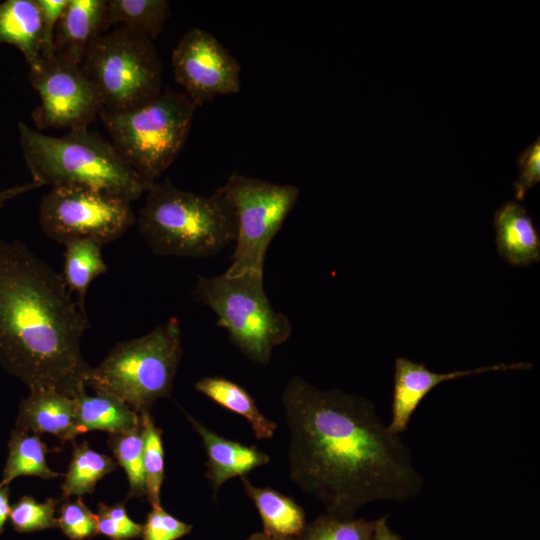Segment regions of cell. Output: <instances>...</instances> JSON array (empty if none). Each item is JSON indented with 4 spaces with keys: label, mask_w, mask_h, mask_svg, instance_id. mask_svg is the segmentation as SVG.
I'll list each match as a JSON object with an SVG mask.
<instances>
[{
    "label": "cell",
    "mask_w": 540,
    "mask_h": 540,
    "mask_svg": "<svg viewBox=\"0 0 540 540\" xmlns=\"http://www.w3.org/2000/svg\"><path fill=\"white\" fill-rule=\"evenodd\" d=\"M9 454L3 470L1 485H8L18 476L33 475L43 479L62 476L52 471L46 463L47 449L39 434L14 429L8 443Z\"/></svg>",
    "instance_id": "obj_24"
},
{
    "label": "cell",
    "mask_w": 540,
    "mask_h": 540,
    "mask_svg": "<svg viewBox=\"0 0 540 540\" xmlns=\"http://www.w3.org/2000/svg\"><path fill=\"white\" fill-rule=\"evenodd\" d=\"M169 13L165 0H109L106 29L113 25L124 26L154 40L162 32Z\"/></svg>",
    "instance_id": "obj_23"
},
{
    "label": "cell",
    "mask_w": 540,
    "mask_h": 540,
    "mask_svg": "<svg viewBox=\"0 0 540 540\" xmlns=\"http://www.w3.org/2000/svg\"><path fill=\"white\" fill-rule=\"evenodd\" d=\"M376 522L377 519H344L325 513L307 524L296 540H373Z\"/></svg>",
    "instance_id": "obj_28"
},
{
    "label": "cell",
    "mask_w": 540,
    "mask_h": 540,
    "mask_svg": "<svg viewBox=\"0 0 540 540\" xmlns=\"http://www.w3.org/2000/svg\"><path fill=\"white\" fill-rule=\"evenodd\" d=\"M72 460L61 485L63 498L93 493L96 483L116 469L118 463L111 457L92 450L87 441L73 443Z\"/></svg>",
    "instance_id": "obj_25"
},
{
    "label": "cell",
    "mask_w": 540,
    "mask_h": 540,
    "mask_svg": "<svg viewBox=\"0 0 540 540\" xmlns=\"http://www.w3.org/2000/svg\"><path fill=\"white\" fill-rule=\"evenodd\" d=\"M41 187H43L41 184L31 181L28 183L15 185L4 190H0V207L4 206L7 202L22 194Z\"/></svg>",
    "instance_id": "obj_35"
},
{
    "label": "cell",
    "mask_w": 540,
    "mask_h": 540,
    "mask_svg": "<svg viewBox=\"0 0 540 540\" xmlns=\"http://www.w3.org/2000/svg\"><path fill=\"white\" fill-rule=\"evenodd\" d=\"M9 486L0 484V535L4 531L5 523L9 517Z\"/></svg>",
    "instance_id": "obj_37"
},
{
    "label": "cell",
    "mask_w": 540,
    "mask_h": 540,
    "mask_svg": "<svg viewBox=\"0 0 540 540\" xmlns=\"http://www.w3.org/2000/svg\"><path fill=\"white\" fill-rule=\"evenodd\" d=\"M373 540H402L400 535L394 532L389 524L387 517L377 519Z\"/></svg>",
    "instance_id": "obj_36"
},
{
    "label": "cell",
    "mask_w": 540,
    "mask_h": 540,
    "mask_svg": "<svg viewBox=\"0 0 540 540\" xmlns=\"http://www.w3.org/2000/svg\"><path fill=\"white\" fill-rule=\"evenodd\" d=\"M135 222L131 201L91 187H52L39 206L43 233L62 245L92 240L103 247L120 238Z\"/></svg>",
    "instance_id": "obj_10"
},
{
    "label": "cell",
    "mask_w": 540,
    "mask_h": 540,
    "mask_svg": "<svg viewBox=\"0 0 540 540\" xmlns=\"http://www.w3.org/2000/svg\"><path fill=\"white\" fill-rule=\"evenodd\" d=\"M40 103L32 118L40 129L87 128L100 114L102 101L81 65L54 54L29 69Z\"/></svg>",
    "instance_id": "obj_11"
},
{
    "label": "cell",
    "mask_w": 540,
    "mask_h": 540,
    "mask_svg": "<svg viewBox=\"0 0 540 540\" xmlns=\"http://www.w3.org/2000/svg\"><path fill=\"white\" fill-rule=\"evenodd\" d=\"M240 478L259 513L262 532L285 540L297 539L303 533L307 525L305 512L295 500L272 488L255 486L246 476Z\"/></svg>",
    "instance_id": "obj_19"
},
{
    "label": "cell",
    "mask_w": 540,
    "mask_h": 540,
    "mask_svg": "<svg viewBox=\"0 0 540 540\" xmlns=\"http://www.w3.org/2000/svg\"><path fill=\"white\" fill-rule=\"evenodd\" d=\"M219 189L231 205L236 221L232 263L224 273L263 274L268 246L295 207L299 188L233 173Z\"/></svg>",
    "instance_id": "obj_9"
},
{
    "label": "cell",
    "mask_w": 540,
    "mask_h": 540,
    "mask_svg": "<svg viewBox=\"0 0 540 540\" xmlns=\"http://www.w3.org/2000/svg\"><path fill=\"white\" fill-rule=\"evenodd\" d=\"M0 43L19 49L29 68L41 62L42 16L36 0H6L0 4Z\"/></svg>",
    "instance_id": "obj_18"
},
{
    "label": "cell",
    "mask_w": 540,
    "mask_h": 540,
    "mask_svg": "<svg viewBox=\"0 0 540 540\" xmlns=\"http://www.w3.org/2000/svg\"><path fill=\"white\" fill-rule=\"evenodd\" d=\"M15 429L50 433L62 443L76 436V401L63 392L47 388H31L21 401Z\"/></svg>",
    "instance_id": "obj_15"
},
{
    "label": "cell",
    "mask_w": 540,
    "mask_h": 540,
    "mask_svg": "<svg viewBox=\"0 0 540 540\" xmlns=\"http://www.w3.org/2000/svg\"><path fill=\"white\" fill-rule=\"evenodd\" d=\"M246 540H285V539H278L273 536L267 535L264 532H256L251 534ZM289 540H296V539H289Z\"/></svg>",
    "instance_id": "obj_38"
},
{
    "label": "cell",
    "mask_w": 540,
    "mask_h": 540,
    "mask_svg": "<svg viewBox=\"0 0 540 540\" xmlns=\"http://www.w3.org/2000/svg\"><path fill=\"white\" fill-rule=\"evenodd\" d=\"M81 67L100 95L102 110L128 111L162 92V66L153 40L124 26L101 34Z\"/></svg>",
    "instance_id": "obj_8"
},
{
    "label": "cell",
    "mask_w": 540,
    "mask_h": 540,
    "mask_svg": "<svg viewBox=\"0 0 540 540\" xmlns=\"http://www.w3.org/2000/svg\"><path fill=\"white\" fill-rule=\"evenodd\" d=\"M136 218L140 234L155 255L202 258L236 239L231 205L218 188L210 196L152 183Z\"/></svg>",
    "instance_id": "obj_4"
},
{
    "label": "cell",
    "mask_w": 540,
    "mask_h": 540,
    "mask_svg": "<svg viewBox=\"0 0 540 540\" xmlns=\"http://www.w3.org/2000/svg\"><path fill=\"white\" fill-rule=\"evenodd\" d=\"M495 244L499 255L514 266H528L540 260V234L521 204L506 202L494 213Z\"/></svg>",
    "instance_id": "obj_17"
},
{
    "label": "cell",
    "mask_w": 540,
    "mask_h": 540,
    "mask_svg": "<svg viewBox=\"0 0 540 540\" xmlns=\"http://www.w3.org/2000/svg\"><path fill=\"white\" fill-rule=\"evenodd\" d=\"M42 16V58L55 54V31L68 0H36Z\"/></svg>",
    "instance_id": "obj_34"
},
{
    "label": "cell",
    "mask_w": 540,
    "mask_h": 540,
    "mask_svg": "<svg viewBox=\"0 0 540 540\" xmlns=\"http://www.w3.org/2000/svg\"><path fill=\"white\" fill-rule=\"evenodd\" d=\"M180 322L171 317L138 338L118 343L86 376V386L108 393L137 413L169 397L182 358Z\"/></svg>",
    "instance_id": "obj_5"
},
{
    "label": "cell",
    "mask_w": 540,
    "mask_h": 540,
    "mask_svg": "<svg viewBox=\"0 0 540 540\" xmlns=\"http://www.w3.org/2000/svg\"><path fill=\"white\" fill-rule=\"evenodd\" d=\"M531 367L532 365L528 362L498 363L474 369L438 373L431 371L423 363L397 357L394 365L391 420L387 426L394 434L403 433L421 401L443 382L488 372L525 370Z\"/></svg>",
    "instance_id": "obj_13"
},
{
    "label": "cell",
    "mask_w": 540,
    "mask_h": 540,
    "mask_svg": "<svg viewBox=\"0 0 540 540\" xmlns=\"http://www.w3.org/2000/svg\"><path fill=\"white\" fill-rule=\"evenodd\" d=\"M194 430L200 435L206 455V477L217 496L220 487L229 479L246 476L270 461V456L256 446H247L226 439L185 413Z\"/></svg>",
    "instance_id": "obj_14"
},
{
    "label": "cell",
    "mask_w": 540,
    "mask_h": 540,
    "mask_svg": "<svg viewBox=\"0 0 540 540\" xmlns=\"http://www.w3.org/2000/svg\"><path fill=\"white\" fill-rule=\"evenodd\" d=\"M289 431L288 471L326 513L354 518L363 506L417 496L423 477L400 435L369 399L291 378L282 393Z\"/></svg>",
    "instance_id": "obj_1"
},
{
    "label": "cell",
    "mask_w": 540,
    "mask_h": 540,
    "mask_svg": "<svg viewBox=\"0 0 540 540\" xmlns=\"http://www.w3.org/2000/svg\"><path fill=\"white\" fill-rule=\"evenodd\" d=\"M184 92L169 88L134 109L101 110L111 143L149 185L174 162L189 135L198 108Z\"/></svg>",
    "instance_id": "obj_6"
},
{
    "label": "cell",
    "mask_w": 540,
    "mask_h": 540,
    "mask_svg": "<svg viewBox=\"0 0 540 540\" xmlns=\"http://www.w3.org/2000/svg\"><path fill=\"white\" fill-rule=\"evenodd\" d=\"M85 306L24 243L0 238V365L31 388L74 397L90 366L81 353Z\"/></svg>",
    "instance_id": "obj_2"
},
{
    "label": "cell",
    "mask_w": 540,
    "mask_h": 540,
    "mask_svg": "<svg viewBox=\"0 0 540 540\" xmlns=\"http://www.w3.org/2000/svg\"><path fill=\"white\" fill-rule=\"evenodd\" d=\"M59 500L48 498L39 503L31 496H23L10 506L9 519L15 531L30 533L58 527L54 517Z\"/></svg>",
    "instance_id": "obj_29"
},
{
    "label": "cell",
    "mask_w": 540,
    "mask_h": 540,
    "mask_svg": "<svg viewBox=\"0 0 540 540\" xmlns=\"http://www.w3.org/2000/svg\"><path fill=\"white\" fill-rule=\"evenodd\" d=\"M196 390L224 407L245 418L258 439H271L277 424L268 419L258 408L255 399L238 383L220 376H207L198 380Z\"/></svg>",
    "instance_id": "obj_21"
},
{
    "label": "cell",
    "mask_w": 540,
    "mask_h": 540,
    "mask_svg": "<svg viewBox=\"0 0 540 540\" xmlns=\"http://www.w3.org/2000/svg\"><path fill=\"white\" fill-rule=\"evenodd\" d=\"M174 78L198 106L217 96L241 89V66L210 32L189 30L179 40L171 58Z\"/></svg>",
    "instance_id": "obj_12"
},
{
    "label": "cell",
    "mask_w": 540,
    "mask_h": 540,
    "mask_svg": "<svg viewBox=\"0 0 540 540\" xmlns=\"http://www.w3.org/2000/svg\"><path fill=\"white\" fill-rule=\"evenodd\" d=\"M106 7L105 0H68L55 31V54L81 65L106 29Z\"/></svg>",
    "instance_id": "obj_16"
},
{
    "label": "cell",
    "mask_w": 540,
    "mask_h": 540,
    "mask_svg": "<svg viewBox=\"0 0 540 540\" xmlns=\"http://www.w3.org/2000/svg\"><path fill=\"white\" fill-rule=\"evenodd\" d=\"M195 298L217 316L231 342L250 360L266 365L273 349L292 334L289 318L276 311L266 295L263 274L198 276Z\"/></svg>",
    "instance_id": "obj_7"
},
{
    "label": "cell",
    "mask_w": 540,
    "mask_h": 540,
    "mask_svg": "<svg viewBox=\"0 0 540 540\" xmlns=\"http://www.w3.org/2000/svg\"><path fill=\"white\" fill-rule=\"evenodd\" d=\"M192 525L187 524L165 511L161 505L152 506L145 524L142 525L143 540H177L189 534Z\"/></svg>",
    "instance_id": "obj_32"
},
{
    "label": "cell",
    "mask_w": 540,
    "mask_h": 540,
    "mask_svg": "<svg viewBox=\"0 0 540 540\" xmlns=\"http://www.w3.org/2000/svg\"><path fill=\"white\" fill-rule=\"evenodd\" d=\"M62 277L77 301L85 306V297L90 284L98 276L108 272L102 246L92 240H75L64 245Z\"/></svg>",
    "instance_id": "obj_22"
},
{
    "label": "cell",
    "mask_w": 540,
    "mask_h": 540,
    "mask_svg": "<svg viewBox=\"0 0 540 540\" xmlns=\"http://www.w3.org/2000/svg\"><path fill=\"white\" fill-rule=\"evenodd\" d=\"M89 396L85 389L77 393L76 433L77 435L102 430L127 433L140 427V415L120 399L104 392Z\"/></svg>",
    "instance_id": "obj_20"
},
{
    "label": "cell",
    "mask_w": 540,
    "mask_h": 540,
    "mask_svg": "<svg viewBox=\"0 0 540 540\" xmlns=\"http://www.w3.org/2000/svg\"><path fill=\"white\" fill-rule=\"evenodd\" d=\"M19 143L32 181L52 187L85 186L129 201L149 188L113 144L87 128L63 136L44 134L18 123Z\"/></svg>",
    "instance_id": "obj_3"
},
{
    "label": "cell",
    "mask_w": 540,
    "mask_h": 540,
    "mask_svg": "<svg viewBox=\"0 0 540 540\" xmlns=\"http://www.w3.org/2000/svg\"><path fill=\"white\" fill-rule=\"evenodd\" d=\"M107 443L117 463L126 471L129 480L127 498L145 496L146 479L143 464L141 425L131 432L109 434Z\"/></svg>",
    "instance_id": "obj_26"
},
{
    "label": "cell",
    "mask_w": 540,
    "mask_h": 540,
    "mask_svg": "<svg viewBox=\"0 0 540 540\" xmlns=\"http://www.w3.org/2000/svg\"><path fill=\"white\" fill-rule=\"evenodd\" d=\"M139 415L143 439L146 495L151 506H160V489L164 480L162 430L155 425L149 410H143Z\"/></svg>",
    "instance_id": "obj_27"
},
{
    "label": "cell",
    "mask_w": 540,
    "mask_h": 540,
    "mask_svg": "<svg viewBox=\"0 0 540 540\" xmlns=\"http://www.w3.org/2000/svg\"><path fill=\"white\" fill-rule=\"evenodd\" d=\"M58 527L71 540H85L98 534L97 516L83 503L81 496L77 500L66 499L62 503Z\"/></svg>",
    "instance_id": "obj_30"
},
{
    "label": "cell",
    "mask_w": 540,
    "mask_h": 540,
    "mask_svg": "<svg viewBox=\"0 0 540 540\" xmlns=\"http://www.w3.org/2000/svg\"><path fill=\"white\" fill-rule=\"evenodd\" d=\"M97 531L111 540H130L141 536L142 524L129 518L125 502L108 506L98 503Z\"/></svg>",
    "instance_id": "obj_31"
},
{
    "label": "cell",
    "mask_w": 540,
    "mask_h": 540,
    "mask_svg": "<svg viewBox=\"0 0 540 540\" xmlns=\"http://www.w3.org/2000/svg\"><path fill=\"white\" fill-rule=\"evenodd\" d=\"M519 178L513 183L516 198L522 200L526 192L540 180V142L539 138L517 159Z\"/></svg>",
    "instance_id": "obj_33"
}]
</instances>
